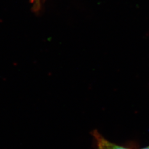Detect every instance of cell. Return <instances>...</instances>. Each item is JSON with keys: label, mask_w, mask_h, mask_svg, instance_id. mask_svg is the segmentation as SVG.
I'll use <instances>...</instances> for the list:
<instances>
[{"label": "cell", "mask_w": 149, "mask_h": 149, "mask_svg": "<svg viewBox=\"0 0 149 149\" xmlns=\"http://www.w3.org/2000/svg\"><path fill=\"white\" fill-rule=\"evenodd\" d=\"M92 135L96 141L97 149H130L112 143L102 136L97 130L93 131Z\"/></svg>", "instance_id": "6da1fadb"}, {"label": "cell", "mask_w": 149, "mask_h": 149, "mask_svg": "<svg viewBox=\"0 0 149 149\" xmlns=\"http://www.w3.org/2000/svg\"><path fill=\"white\" fill-rule=\"evenodd\" d=\"M149 149V146H147V147H145V148H142V149Z\"/></svg>", "instance_id": "7a4b0ae2"}]
</instances>
